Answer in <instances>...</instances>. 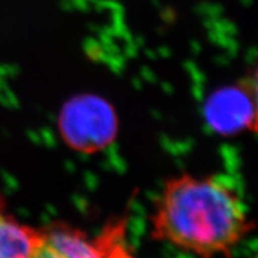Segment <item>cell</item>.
Returning a JSON list of instances; mask_svg holds the SVG:
<instances>
[{
  "label": "cell",
  "mask_w": 258,
  "mask_h": 258,
  "mask_svg": "<svg viewBox=\"0 0 258 258\" xmlns=\"http://www.w3.org/2000/svg\"><path fill=\"white\" fill-rule=\"evenodd\" d=\"M151 237L199 258L224 256L253 231L243 200L218 176H171L153 203Z\"/></svg>",
  "instance_id": "obj_1"
},
{
  "label": "cell",
  "mask_w": 258,
  "mask_h": 258,
  "mask_svg": "<svg viewBox=\"0 0 258 258\" xmlns=\"http://www.w3.org/2000/svg\"><path fill=\"white\" fill-rule=\"evenodd\" d=\"M128 222L127 215L115 217L95 235L69 222H50L42 227L31 258H137L127 239Z\"/></svg>",
  "instance_id": "obj_2"
},
{
  "label": "cell",
  "mask_w": 258,
  "mask_h": 258,
  "mask_svg": "<svg viewBox=\"0 0 258 258\" xmlns=\"http://www.w3.org/2000/svg\"><path fill=\"white\" fill-rule=\"evenodd\" d=\"M57 127L63 141L80 153H96L112 144L118 122L115 109L102 97L82 95L61 109Z\"/></svg>",
  "instance_id": "obj_3"
},
{
  "label": "cell",
  "mask_w": 258,
  "mask_h": 258,
  "mask_svg": "<svg viewBox=\"0 0 258 258\" xmlns=\"http://www.w3.org/2000/svg\"><path fill=\"white\" fill-rule=\"evenodd\" d=\"M253 78V77H252ZM241 78L209 97L205 116L219 134L232 135L256 129V82Z\"/></svg>",
  "instance_id": "obj_4"
},
{
  "label": "cell",
  "mask_w": 258,
  "mask_h": 258,
  "mask_svg": "<svg viewBox=\"0 0 258 258\" xmlns=\"http://www.w3.org/2000/svg\"><path fill=\"white\" fill-rule=\"evenodd\" d=\"M41 239L42 227L19 221L0 196V258H31Z\"/></svg>",
  "instance_id": "obj_5"
}]
</instances>
